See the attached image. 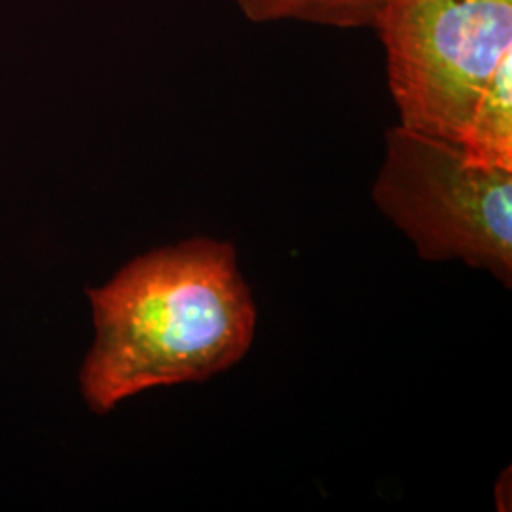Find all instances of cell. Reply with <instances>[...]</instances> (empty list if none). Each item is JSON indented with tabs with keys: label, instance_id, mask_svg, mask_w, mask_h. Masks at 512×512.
<instances>
[{
	"label": "cell",
	"instance_id": "cell-1",
	"mask_svg": "<svg viewBox=\"0 0 512 512\" xmlns=\"http://www.w3.org/2000/svg\"><path fill=\"white\" fill-rule=\"evenodd\" d=\"M90 300L97 334L80 384L97 414L150 387L224 372L255 336L256 306L236 249L215 239L141 256Z\"/></svg>",
	"mask_w": 512,
	"mask_h": 512
},
{
	"label": "cell",
	"instance_id": "cell-5",
	"mask_svg": "<svg viewBox=\"0 0 512 512\" xmlns=\"http://www.w3.org/2000/svg\"><path fill=\"white\" fill-rule=\"evenodd\" d=\"M245 18L256 23L304 21L340 29L374 27L384 0H236Z\"/></svg>",
	"mask_w": 512,
	"mask_h": 512
},
{
	"label": "cell",
	"instance_id": "cell-4",
	"mask_svg": "<svg viewBox=\"0 0 512 512\" xmlns=\"http://www.w3.org/2000/svg\"><path fill=\"white\" fill-rule=\"evenodd\" d=\"M459 147L478 164L512 169V63L478 99Z\"/></svg>",
	"mask_w": 512,
	"mask_h": 512
},
{
	"label": "cell",
	"instance_id": "cell-2",
	"mask_svg": "<svg viewBox=\"0 0 512 512\" xmlns=\"http://www.w3.org/2000/svg\"><path fill=\"white\" fill-rule=\"evenodd\" d=\"M374 29L401 126L461 145L478 99L512 63V0H384Z\"/></svg>",
	"mask_w": 512,
	"mask_h": 512
},
{
	"label": "cell",
	"instance_id": "cell-3",
	"mask_svg": "<svg viewBox=\"0 0 512 512\" xmlns=\"http://www.w3.org/2000/svg\"><path fill=\"white\" fill-rule=\"evenodd\" d=\"M372 196L423 260H461L511 287L512 169L478 164L459 145L397 126L387 131Z\"/></svg>",
	"mask_w": 512,
	"mask_h": 512
}]
</instances>
